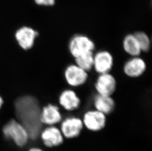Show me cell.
<instances>
[{"label":"cell","mask_w":152,"mask_h":151,"mask_svg":"<svg viewBox=\"0 0 152 151\" xmlns=\"http://www.w3.org/2000/svg\"><path fill=\"white\" fill-rule=\"evenodd\" d=\"M42 107L39 100L32 95L22 96L14 102L15 118L24 127L29 138L33 140L37 138L42 131Z\"/></svg>","instance_id":"cell-1"},{"label":"cell","mask_w":152,"mask_h":151,"mask_svg":"<svg viewBox=\"0 0 152 151\" xmlns=\"http://www.w3.org/2000/svg\"><path fill=\"white\" fill-rule=\"evenodd\" d=\"M3 134L6 138H10L19 147H23L27 143L29 135L21 124L12 118L3 125Z\"/></svg>","instance_id":"cell-2"},{"label":"cell","mask_w":152,"mask_h":151,"mask_svg":"<svg viewBox=\"0 0 152 151\" xmlns=\"http://www.w3.org/2000/svg\"><path fill=\"white\" fill-rule=\"evenodd\" d=\"M95 48V43L93 40L84 34L73 36L68 44L69 52L74 58L86 53L94 52Z\"/></svg>","instance_id":"cell-3"},{"label":"cell","mask_w":152,"mask_h":151,"mask_svg":"<svg viewBox=\"0 0 152 151\" xmlns=\"http://www.w3.org/2000/svg\"><path fill=\"white\" fill-rule=\"evenodd\" d=\"M65 80L69 86L72 87L81 86L86 83L88 79V72L85 71L76 64H69L64 72Z\"/></svg>","instance_id":"cell-4"},{"label":"cell","mask_w":152,"mask_h":151,"mask_svg":"<svg viewBox=\"0 0 152 151\" xmlns=\"http://www.w3.org/2000/svg\"><path fill=\"white\" fill-rule=\"evenodd\" d=\"M39 33L37 30L29 26H24L15 31V37L18 44L24 50L32 48L36 39Z\"/></svg>","instance_id":"cell-5"},{"label":"cell","mask_w":152,"mask_h":151,"mask_svg":"<svg viewBox=\"0 0 152 151\" xmlns=\"http://www.w3.org/2000/svg\"><path fill=\"white\" fill-rule=\"evenodd\" d=\"M82 122L88 130L98 131L102 130L106 125V115L97 110H89L83 115Z\"/></svg>","instance_id":"cell-6"},{"label":"cell","mask_w":152,"mask_h":151,"mask_svg":"<svg viewBox=\"0 0 152 151\" xmlns=\"http://www.w3.org/2000/svg\"><path fill=\"white\" fill-rule=\"evenodd\" d=\"M117 81L113 75L110 73L99 75L95 83L96 94L112 96L117 89Z\"/></svg>","instance_id":"cell-7"},{"label":"cell","mask_w":152,"mask_h":151,"mask_svg":"<svg viewBox=\"0 0 152 151\" xmlns=\"http://www.w3.org/2000/svg\"><path fill=\"white\" fill-rule=\"evenodd\" d=\"M113 65V57L109 51L100 50L94 54L93 69L98 74L110 73Z\"/></svg>","instance_id":"cell-8"},{"label":"cell","mask_w":152,"mask_h":151,"mask_svg":"<svg viewBox=\"0 0 152 151\" xmlns=\"http://www.w3.org/2000/svg\"><path fill=\"white\" fill-rule=\"evenodd\" d=\"M83 127L82 119L70 116L62 120L60 130L63 136L66 138H74L80 134Z\"/></svg>","instance_id":"cell-9"},{"label":"cell","mask_w":152,"mask_h":151,"mask_svg":"<svg viewBox=\"0 0 152 151\" xmlns=\"http://www.w3.org/2000/svg\"><path fill=\"white\" fill-rule=\"evenodd\" d=\"M147 69L146 63L140 56L131 57L124 64L123 72L127 77L137 78L144 74Z\"/></svg>","instance_id":"cell-10"},{"label":"cell","mask_w":152,"mask_h":151,"mask_svg":"<svg viewBox=\"0 0 152 151\" xmlns=\"http://www.w3.org/2000/svg\"><path fill=\"white\" fill-rule=\"evenodd\" d=\"M58 100L60 106L68 111L78 110L81 104L80 98L76 92L72 89H66L61 92Z\"/></svg>","instance_id":"cell-11"},{"label":"cell","mask_w":152,"mask_h":151,"mask_svg":"<svg viewBox=\"0 0 152 151\" xmlns=\"http://www.w3.org/2000/svg\"><path fill=\"white\" fill-rule=\"evenodd\" d=\"M40 120L43 125L48 126H54L61 122L62 113L59 106L49 103L42 107Z\"/></svg>","instance_id":"cell-12"},{"label":"cell","mask_w":152,"mask_h":151,"mask_svg":"<svg viewBox=\"0 0 152 151\" xmlns=\"http://www.w3.org/2000/svg\"><path fill=\"white\" fill-rule=\"evenodd\" d=\"M40 135L45 145L48 147L58 146L63 142L64 136L62 132L54 126L47 127L42 131Z\"/></svg>","instance_id":"cell-13"},{"label":"cell","mask_w":152,"mask_h":151,"mask_svg":"<svg viewBox=\"0 0 152 151\" xmlns=\"http://www.w3.org/2000/svg\"><path fill=\"white\" fill-rule=\"evenodd\" d=\"M95 110L107 115L113 113L115 108V102L112 96L96 94L93 99Z\"/></svg>","instance_id":"cell-14"},{"label":"cell","mask_w":152,"mask_h":151,"mask_svg":"<svg viewBox=\"0 0 152 151\" xmlns=\"http://www.w3.org/2000/svg\"><path fill=\"white\" fill-rule=\"evenodd\" d=\"M122 45L125 53L131 57L140 56L142 53L134 33H130L125 36L123 40Z\"/></svg>","instance_id":"cell-15"},{"label":"cell","mask_w":152,"mask_h":151,"mask_svg":"<svg viewBox=\"0 0 152 151\" xmlns=\"http://www.w3.org/2000/svg\"><path fill=\"white\" fill-rule=\"evenodd\" d=\"M94 52H89L75 58V64L85 71L93 69Z\"/></svg>","instance_id":"cell-16"},{"label":"cell","mask_w":152,"mask_h":151,"mask_svg":"<svg viewBox=\"0 0 152 151\" xmlns=\"http://www.w3.org/2000/svg\"><path fill=\"white\" fill-rule=\"evenodd\" d=\"M134 34L139 43L142 52H148L151 49V39L143 31H137Z\"/></svg>","instance_id":"cell-17"},{"label":"cell","mask_w":152,"mask_h":151,"mask_svg":"<svg viewBox=\"0 0 152 151\" xmlns=\"http://www.w3.org/2000/svg\"><path fill=\"white\" fill-rule=\"evenodd\" d=\"M56 0H34L36 4L39 5L45 6H53Z\"/></svg>","instance_id":"cell-18"},{"label":"cell","mask_w":152,"mask_h":151,"mask_svg":"<svg viewBox=\"0 0 152 151\" xmlns=\"http://www.w3.org/2000/svg\"><path fill=\"white\" fill-rule=\"evenodd\" d=\"M29 151H43L41 150L40 149L37 148H34L31 149Z\"/></svg>","instance_id":"cell-19"},{"label":"cell","mask_w":152,"mask_h":151,"mask_svg":"<svg viewBox=\"0 0 152 151\" xmlns=\"http://www.w3.org/2000/svg\"><path fill=\"white\" fill-rule=\"evenodd\" d=\"M3 103H4V101H3V99L1 98V96H0V109L1 108V106L3 105Z\"/></svg>","instance_id":"cell-20"}]
</instances>
